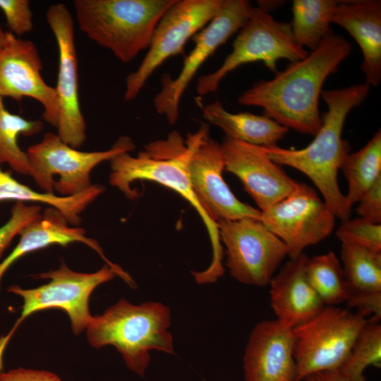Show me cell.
I'll use <instances>...</instances> for the list:
<instances>
[{
  "label": "cell",
  "mask_w": 381,
  "mask_h": 381,
  "mask_svg": "<svg viewBox=\"0 0 381 381\" xmlns=\"http://www.w3.org/2000/svg\"><path fill=\"white\" fill-rule=\"evenodd\" d=\"M351 49L344 37L332 34L272 79L255 83L238 102L262 108L264 115L288 129L315 136L322 125L318 104L323 84Z\"/></svg>",
  "instance_id": "obj_1"
},
{
  "label": "cell",
  "mask_w": 381,
  "mask_h": 381,
  "mask_svg": "<svg viewBox=\"0 0 381 381\" xmlns=\"http://www.w3.org/2000/svg\"><path fill=\"white\" fill-rule=\"evenodd\" d=\"M370 87L365 83L322 90L320 96L327 104V111L322 119L320 130L307 147L296 150L277 145L264 146L273 162L294 168L307 176L341 222L350 219L351 214V207L337 180L339 170L350 150L349 143L342 138V130L347 115L364 101Z\"/></svg>",
  "instance_id": "obj_2"
},
{
  "label": "cell",
  "mask_w": 381,
  "mask_h": 381,
  "mask_svg": "<svg viewBox=\"0 0 381 381\" xmlns=\"http://www.w3.org/2000/svg\"><path fill=\"white\" fill-rule=\"evenodd\" d=\"M192 152L189 135L185 140L174 131L167 138L151 142L144 146L135 157L122 152L110 160L109 183L134 200L139 196L131 184L138 180L151 181L163 185L186 199L198 212L208 232L212 258L203 271L195 272L198 284L215 282L223 276V247L217 225L203 210L193 191L189 175V161Z\"/></svg>",
  "instance_id": "obj_3"
},
{
  "label": "cell",
  "mask_w": 381,
  "mask_h": 381,
  "mask_svg": "<svg viewBox=\"0 0 381 381\" xmlns=\"http://www.w3.org/2000/svg\"><path fill=\"white\" fill-rule=\"evenodd\" d=\"M169 308L149 301L135 305L121 298L102 315L92 316L86 327L89 344L95 348L114 346L127 367L143 376L150 361V351L174 353Z\"/></svg>",
  "instance_id": "obj_4"
},
{
  "label": "cell",
  "mask_w": 381,
  "mask_h": 381,
  "mask_svg": "<svg viewBox=\"0 0 381 381\" xmlns=\"http://www.w3.org/2000/svg\"><path fill=\"white\" fill-rule=\"evenodd\" d=\"M176 0H75L76 21L91 40L128 63L148 49L156 27Z\"/></svg>",
  "instance_id": "obj_5"
},
{
  "label": "cell",
  "mask_w": 381,
  "mask_h": 381,
  "mask_svg": "<svg viewBox=\"0 0 381 381\" xmlns=\"http://www.w3.org/2000/svg\"><path fill=\"white\" fill-rule=\"evenodd\" d=\"M308 54L295 41L291 23L276 20L261 6H252L247 21L233 42L231 52L218 69L198 78L195 90L200 96L215 92L228 73L245 64L262 61L270 71L277 73L279 60L287 59L292 63Z\"/></svg>",
  "instance_id": "obj_6"
},
{
  "label": "cell",
  "mask_w": 381,
  "mask_h": 381,
  "mask_svg": "<svg viewBox=\"0 0 381 381\" xmlns=\"http://www.w3.org/2000/svg\"><path fill=\"white\" fill-rule=\"evenodd\" d=\"M117 273L107 264L95 272L83 273L71 270L65 263L56 270L41 273L37 279H49L50 282L34 289L9 286L8 291L23 298V305L20 318L10 332L0 338V365L12 335L21 322L31 314L49 308L65 311L75 334L83 332L92 315L89 310V299L92 291L100 284L113 279ZM118 276V275H117Z\"/></svg>",
  "instance_id": "obj_7"
},
{
  "label": "cell",
  "mask_w": 381,
  "mask_h": 381,
  "mask_svg": "<svg viewBox=\"0 0 381 381\" xmlns=\"http://www.w3.org/2000/svg\"><path fill=\"white\" fill-rule=\"evenodd\" d=\"M367 321L349 309L325 306L312 319L293 328L296 381L312 373L339 370Z\"/></svg>",
  "instance_id": "obj_8"
},
{
  "label": "cell",
  "mask_w": 381,
  "mask_h": 381,
  "mask_svg": "<svg viewBox=\"0 0 381 381\" xmlns=\"http://www.w3.org/2000/svg\"><path fill=\"white\" fill-rule=\"evenodd\" d=\"M135 149L133 140L120 137L107 150L83 152L64 142L57 133H47L38 143L30 145L27 155L30 175L45 193L54 190L61 196L80 193L92 184L91 171L99 163Z\"/></svg>",
  "instance_id": "obj_9"
},
{
  "label": "cell",
  "mask_w": 381,
  "mask_h": 381,
  "mask_svg": "<svg viewBox=\"0 0 381 381\" xmlns=\"http://www.w3.org/2000/svg\"><path fill=\"white\" fill-rule=\"evenodd\" d=\"M217 225L231 276L245 284L268 285L288 255L284 243L259 218L220 220Z\"/></svg>",
  "instance_id": "obj_10"
},
{
  "label": "cell",
  "mask_w": 381,
  "mask_h": 381,
  "mask_svg": "<svg viewBox=\"0 0 381 381\" xmlns=\"http://www.w3.org/2000/svg\"><path fill=\"white\" fill-rule=\"evenodd\" d=\"M225 0H176L159 20L148 51L126 78L124 99L131 101L168 58L181 53L186 42L217 14Z\"/></svg>",
  "instance_id": "obj_11"
},
{
  "label": "cell",
  "mask_w": 381,
  "mask_h": 381,
  "mask_svg": "<svg viewBox=\"0 0 381 381\" xmlns=\"http://www.w3.org/2000/svg\"><path fill=\"white\" fill-rule=\"evenodd\" d=\"M336 217L316 191L298 183L287 197L260 211V220L286 245L289 258L327 238Z\"/></svg>",
  "instance_id": "obj_12"
},
{
  "label": "cell",
  "mask_w": 381,
  "mask_h": 381,
  "mask_svg": "<svg viewBox=\"0 0 381 381\" xmlns=\"http://www.w3.org/2000/svg\"><path fill=\"white\" fill-rule=\"evenodd\" d=\"M252 6L246 0H225L224 5L202 29L193 36L195 46L186 57L175 78L164 74L162 87L153 99L156 111L174 124L179 115L181 97L203 63L215 50L243 26Z\"/></svg>",
  "instance_id": "obj_13"
},
{
  "label": "cell",
  "mask_w": 381,
  "mask_h": 381,
  "mask_svg": "<svg viewBox=\"0 0 381 381\" xmlns=\"http://www.w3.org/2000/svg\"><path fill=\"white\" fill-rule=\"evenodd\" d=\"M209 127L202 123L188 134L192 145L189 175L193 191L208 217L220 220L259 218L260 211L238 200L225 182L224 160L221 144L209 137Z\"/></svg>",
  "instance_id": "obj_14"
},
{
  "label": "cell",
  "mask_w": 381,
  "mask_h": 381,
  "mask_svg": "<svg viewBox=\"0 0 381 381\" xmlns=\"http://www.w3.org/2000/svg\"><path fill=\"white\" fill-rule=\"evenodd\" d=\"M46 20L59 51L55 87L59 107L57 135L71 147L78 149L86 140V124L79 102L74 21L68 8L62 3L52 4L47 8Z\"/></svg>",
  "instance_id": "obj_15"
},
{
  "label": "cell",
  "mask_w": 381,
  "mask_h": 381,
  "mask_svg": "<svg viewBox=\"0 0 381 381\" xmlns=\"http://www.w3.org/2000/svg\"><path fill=\"white\" fill-rule=\"evenodd\" d=\"M224 170L237 176L262 211L291 193L298 181L273 162L264 147L225 136L221 143Z\"/></svg>",
  "instance_id": "obj_16"
},
{
  "label": "cell",
  "mask_w": 381,
  "mask_h": 381,
  "mask_svg": "<svg viewBox=\"0 0 381 381\" xmlns=\"http://www.w3.org/2000/svg\"><path fill=\"white\" fill-rule=\"evenodd\" d=\"M35 44L13 36L0 49V97L20 101L30 97L43 107L44 120L56 128L59 107L55 87L46 83Z\"/></svg>",
  "instance_id": "obj_17"
},
{
  "label": "cell",
  "mask_w": 381,
  "mask_h": 381,
  "mask_svg": "<svg viewBox=\"0 0 381 381\" xmlns=\"http://www.w3.org/2000/svg\"><path fill=\"white\" fill-rule=\"evenodd\" d=\"M293 329L277 319L253 329L243 356L245 381H296Z\"/></svg>",
  "instance_id": "obj_18"
},
{
  "label": "cell",
  "mask_w": 381,
  "mask_h": 381,
  "mask_svg": "<svg viewBox=\"0 0 381 381\" xmlns=\"http://www.w3.org/2000/svg\"><path fill=\"white\" fill-rule=\"evenodd\" d=\"M307 258L304 253L289 258L269 283L271 307L277 320L292 329L312 319L325 306L306 277Z\"/></svg>",
  "instance_id": "obj_19"
},
{
  "label": "cell",
  "mask_w": 381,
  "mask_h": 381,
  "mask_svg": "<svg viewBox=\"0 0 381 381\" xmlns=\"http://www.w3.org/2000/svg\"><path fill=\"white\" fill-rule=\"evenodd\" d=\"M331 23L342 27L357 42L365 83L377 86L381 80V1H339Z\"/></svg>",
  "instance_id": "obj_20"
},
{
  "label": "cell",
  "mask_w": 381,
  "mask_h": 381,
  "mask_svg": "<svg viewBox=\"0 0 381 381\" xmlns=\"http://www.w3.org/2000/svg\"><path fill=\"white\" fill-rule=\"evenodd\" d=\"M63 214L54 207L46 209L20 233V238L9 255L0 262V284L6 271L18 259L27 253L53 244L66 246L73 242L85 243L94 249L107 262L112 263L104 255L99 243L85 236V231L80 227H71Z\"/></svg>",
  "instance_id": "obj_21"
},
{
  "label": "cell",
  "mask_w": 381,
  "mask_h": 381,
  "mask_svg": "<svg viewBox=\"0 0 381 381\" xmlns=\"http://www.w3.org/2000/svg\"><path fill=\"white\" fill-rule=\"evenodd\" d=\"M202 114L207 121L220 128L225 136L258 146L277 145L289 131L264 114L230 113L219 101L205 106Z\"/></svg>",
  "instance_id": "obj_22"
},
{
  "label": "cell",
  "mask_w": 381,
  "mask_h": 381,
  "mask_svg": "<svg viewBox=\"0 0 381 381\" xmlns=\"http://www.w3.org/2000/svg\"><path fill=\"white\" fill-rule=\"evenodd\" d=\"M104 190L105 188L102 185L92 184L86 190L70 196L40 193L18 182L0 167V202L15 200L21 202L33 201L45 203L58 210L71 225L80 223V214Z\"/></svg>",
  "instance_id": "obj_23"
},
{
  "label": "cell",
  "mask_w": 381,
  "mask_h": 381,
  "mask_svg": "<svg viewBox=\"0 0 381 381\" xmlns=\"http://www.w3.org/2000/svg\"><path fill=\"white\" fill-rule=\"evenodd\" d=\"M341 259L348 299L381 293V252L342 242Z\"/></svg>",
  "instance_id": "obj_24"
},
{
  "label": "cell",
  "mask_w": 381,
  "mask_h": 381,
  "mask_svg": "<svg viewBox=\"0 0 381 381\" xmlns=\"http://www.w3.org/2000/svg\"><path fill=\"white\" fill-rule=\"evenodd\" d=\"M339 1L294 0L291 31L302 48L313 51L327 36L334 34L331 19Z\"/></svg>",
  "instance_id": "obj_25"
},
{
  "label": "cell",
  "mask_w": 381,
  "mask_h": 381,
  "mask_svg": "<svg viewBox=\"0 0 381 381\" xmlns=\"http://www.w3.org/2000/svg\"><path fill=\"white\" fill-rule=\"evenodd\" d=\"M340 169L348 182V191L345 196L349 205L352 207L381 176L380 129L363 147L349 153Z\"/></svg>",
  "instance_id": "obj_26"
},
{
  "label": "cell",
  "mask_w": 381,
  "mask_h": 381,
  "mask_svg": "<svg viewBox=\"0 0 381 381\" xmlns=\"http://www.w3.org/2000/svg\"><path fill=\"white\" fill-rule=\"evenodd\" d=\"M43 126L41 120H27L11 113L0 97V165L6 163L16 172L30 175L29 159L27 152L18 145V137L38 134Z\"/></svg>",
  "instance_id": "obj_27"
},
{
  "label": "cell",
  "mask_w": 381,
  "mask_h": 381,
  "mask_svg": "<svg viewBox=\"0 0 381 381\" xmlns=\"http://www.w3.org/2000/svg\"><path fill=\"white\" fill-rule=\"evenodd\" d=\"M305 274L325 306H337L346 302L349 291L342 266L334 253L308 257Z\"/></svg>",
  "instance_id": "obj_28"
},
{
  "label": "cell",
  "mask_w": 381,
  "mask_h": 381,
  "mask_svg": "<svg viewBox=\"0 0 381 381\" xmlns=\"http://www.w3.org/2000/svg\"><path fill=\"white\" fill-rule=\"evenodd\" d=\"M370 365L381 366V325L368 320L339 370L350 381H366L363 373Z\"/></svg>",
  "instance_id": "obj_29"
},
{
  "label": "cell",
  "mask_w": 381,
  "mask_h": 381,
  "mask_svg": "<svg viewBox=\"0 0 381 381\" xmlns=\"http://www.w3.org/2000/svg\"><path fill=\"white\" fill-rule=\"evenodd\" d=\"M342 242L358 244L381 252V224H374L361 217L341 222L336 231Z\"/></svg>",
  "instance_id": "obj_30"
},
{
  "label": "cell",
  "mask_w": 381,
  "mask_h": 381,
  "mask_svg": "<svg viewBox=\"0 0 381 381\" xmlns=\"http://www.w3.org/2000/svg\"><path fill=\"white\" fill-rule=\"evenodd\" d=\"M40 211L41 207L39 205H27L24 202H16L11 209L9 219L0 226V258L13 238L39 217Z\"/></svg>",
  "instance_id": "obj_31"
},
{
  "label": "cell",
  "mask_w": 381,
  "mask_h": 381,
  "mask_svg": "<svg viewBox=\"0 0 381 381\" xmlns=\"http://www.w3.org/2000/svg\"><path fill=\"white\" fill-rule=\"evenodd\" d=\"M0 10L10 32L16 37H20L32 30V12L28 0H0Z\"/></svg>",
  "instance_id": "obj_32"
},
{
  "label": "cell",
  "mask_w": 381,
  "mask_h": 381,
  "mask_svg": "<svg viewBox=\"0 0 381 381\" xmlns=\"http://www.w3.org/2000/svg\"><path fill=\"white\" fill-rule=\"evenodd\" d=\"M356 212L360 217L374 224H381V176L361 196Z\"/></svg>",
  "instance_id": "obj_33"
},
{
  "label": "cell",
  "mask_w": 381,
  "mask_h": 381,
  "mask_svg": "<svg viewBox=\"0 0 381 381\" xmlns=\"http://www.w3.org/2000/svg\"><path fill=\"white\" fill-rule=\"evenodd\" d=\"M0 381H61L52 372L18 368L0 373Z\"/></svg>",
  "instance_id": "obj_34"
},
{
  "label": "cell",
  "mask_w": 381,
  "mask_h": 381,
  "mask_svg": "<svg viewBox=\"0 0 381 381\" xmlns=\"http://www.w3.org/2000/svg\"><path fill=\"white\" fill-rule=\"evenodd\" d=\"M304 381H350L339 370H325L306 376Z\"/></svg>",
  "instance_id": "obj_35"
},
{
  "label": "cell",
  "mask_w": 381,
  "mask_h": 381,
  "mask_svg": "<svg viewBox=\"0 0 381 381\" xmlns=\"http://www.w3.org/2000/svg\"><path fill=\"white\" fill-rule=\"evenodd\" d=\"M13 36L10 31L4 30L0 24V49L6 46Z\"/></svg>",
  "instance_id": "obj_36"
}]
</instances>
